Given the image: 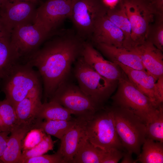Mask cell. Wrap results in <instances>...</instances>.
<instances>
[{"mask_svg":"<svg viewBox=\"0 0 163 163\" xmlns=\"http://www.w3.org/2000/svg\"><path fill=\"white\" fill-rule=\"evenodd\" d=\"M75 120H42L38 123L37 128H41L46 134L60 140L74 123Z\"/></svg>","mask_w":163,"mask_h":163,"instance_id":"26","label":"cell"},{"mask_svg":"<svg viewBox=\"0 0 163 163\" xmlns=\"http://www.w3.org/2000/svg\"><path fill=\"white\" fill-rule=\"evenodd\" d=\"M10 131L3 120L0 117V131Z\"/></svg>","mask_w":163,"mask_h":163,"instance_id":"39","label":"cell"},{"mask_svg":"<svg viewBox=\"0 0 163 163\" xmlns=\"http://www.w3.org/2000/svg\"><path fill=\"white\" fill-rule=\"evenodd\" d=\"M90 40L92 44L103 43L123 48L124 37L120 29L106 15L96 23Z\"/></svg>","mask_w":163,"mask_h":163,"instance_id":"15","label":"cell"},{"mask_svg":"<svg viewBox=\"0 0 163 163\" xmlns=\"http://www.w3.org/2000/svg\"><path fill=\"white\" fill-rule=\"evenodd\" d=\"M50 101L58 103L77 117L90 119L100 108V105L85 94L78 86L67 80L58 87Z\"/></svg>","mask_w":163,"mask_h":163,"instance_id":"9","label":"cell"},{"mask_svg":"<svg viewBox=\"0 0 163 163\" xmlns=\"http://www.w3.org/2000/svg\"><path fill=\"white\" fill-rule=\"evenodd\" d=\"M130 50L138 53L144 67L147 72L157 79L163 76L162 52L151 42L146 40Z\"/></svg>","mask_w":163,"mask_h":163,"instance_id":"16","label":"cell"},{"mask_svg":"<svg viewBox=\"0 0 163 163\" xmlns=\"http://www.w3.org/2000/svg\"><path fill=\"white\" fill-rule=\"evenodd\" d=\"M132 153L126 151L123 152V159L121 161V163H137L138 160L134 159L132 157Z\"/></svg>","mask_w":163,"mask_h":163,"instance_id":"36","label":"cell"},{"mask_svg":"<svg viewBox=\"0 0 163 163\" xmlns=\"http://www.w3.org/2000/svg\"><path fill=\"white\" fill-rule=\"evenodd\" d=\"M41 95L28 97L19 102L15 107L18 126L30 129L37 128L40 122L38 114L42 103Z\"/></svg>","mask_w":163,"mask_h":163,"instance_id":"17","label":"cell"},{"mask_svg":"<svg viewBox=\"0 0 163 163\" xmlns=\"http://www.w3.org/2000/svg\"><path fill=\"white\" fill-rule=\"evenodd\" d=\"M113 62L122 69L129 81L138 90L158 104L159 103L155 93V85L157 79L146 70L135 69L119 62Z\"/></svg>","mask_w":163,"mask_h":163,"instance_id":"19","label":"cell"},{"mask_svg":"<svg viewBox=\"0 0 163 163\" xmlns=\"http://www.w3.org/2000/svg\"><path fill=\"white\" fill-rule=\"evenodd\" d=\"M105 151L91 144L86 136L70 163H102Z\"/></svg>","mask_w":163,"mask_h":163,"instance_id":"23","label":"cell"},{"mask_svg":"<svg viewBox=\"0 0 163 163\" xmlns=\"http://www.w3.org/2000/svg\"><path fill=\"white\" fill-rule=\"evenodd\" d=\"M138 161L142 163H163V142L146 138Z\"/></svg>","mask_w":163,"mask_h":163,"instance_id":"25","label":"cell"},{"mask_svg":"<svg viewBox=\"0 0 163 163\" xmlns=\"http://www.w3.org/2000/svg\"><path fill=\"white\" fill-rule=\"evenodd\" d=\"M109 61L117 62L135 69L146 70L138 53L133 50L118 47L103 43L94 44Z\"/></svg>","mask_w":163,"mask_h":163,"instance_id":"18","label":"cell"},{"mask_svg":"<svg viewBox=\"0 0 163 163\" xmlns=\"http://www.w3.org/2000/svg\"><path fill=\"white\" fill-rule=\"evenodd\" d=\"M116 130L126 151L138 156L146 138V126L138 116L126 109L113 106Z\"/></svg>","mask_w":163,"mask_h":163,"instance_id":"5","label":"cell"},{"mask_svg":"<svg viewBox=\"0 0 163 163\" xmlns=\"http://www.w3.org/2000/svg\"><path fill=\"white\" fill-rule=\"evenodd\" d=\"M57 33L26 59V63L37 68L46 98H50L68 79L72 65L81 56L86 41L72 30H62Z\"/></svg>","mask_w":163,"mask_h":163,"instance_id":"1","label":"cell"},{"mask_svg":"<svg viewBox=\"0 0 163 163\" xmlns=\"http://www.w3.org/2000/svg\"><path fill=\"white\" fill-rule=\"evenodd\" d=\"M74 75L82 91L100 106L115 90L118 81L109 80L101 75L80 56L76 61Z\"/></svg>","mask_w":163,"mask_h":163,"instance_id":"4","label":"cell"},{"mask_svg":"<svg viewBox=\"0 0 163 163\" xmlns=\"http://www.w3.org/2000/svg\"><path fill=\"white\" fill-rule=\"evenodd\" d=\"M69 18L76 33L84 40L90 39L95 25L108 8L102 0H71ZM86 41V40H85Z\"/></svg>","mask_w":163,"mask_h":163,"instance_id":"8","label":"cell"},{"mask_svg":"<svg viewBox=\"0 0 163 163\" xmlns=\"http://www.w3.org/2000/svg\"><path fill=\"white\" fill-rule=\"evenodd\" d=\"M81 56L95 71L108 79L118 81L126 76L117 65L104 59L89 41H85Z\"/></svg>","mask_w":163,"mask_h":163,"instance_id":"13","label":"cell"},{"mask_svg":"<svg viewBox=\"0 0 163 163\" xmlns=\"http://www.w3.org/2000/svg\"><path fill=\"white\" fill-rule=\"evenodd\" d=\"M120 3L131 24L133 48L146 40L150 27L158 13L149 0H122Z\"/></svg>","mask_w":163,"mask_h":163,"instance_id":"7","label":"cell"},{"mask_svg":"<svg viewBox=\"0 0 163 163\" xmlns=\"http://www.w3.org/2000/svg\"><path fill=\"white\" fill-rule=\"evenodd\" d=\"M33 68L26 62L18 63L2 78V90L5 99L14 108L27 97L41 94V77Z\"/></svg>","mask_w":163,"mask_h":163,"instance_id":"2","label":"cell"},{"mask_svg":"<svg viewBox=\"0 0 163 163\" xmlns=\"http://www.w3.org/2000/svg\"><path fill=\"white\" fill-rule=\"evenodd\" d=\"M89 119L77 117L74 123L60 139L58 151L62 156L64 163H70L86 136V126Z\"/></svg>","mask_w":163,"mask_h":163,"instance_id":"14","label":"cell"},{"mask_svg":"<svg viewBox=\"0 0 163 163\" xmlns=\"http://www.w3.org/2000/svg\"><path fill=\"white\" fill-rule=\"evenodd\" d=\"M5 0H0V7L2 5Z\"/></svg>","mask_w":163,"mask_h":163,"instance_id":"41","label":"cell"},{"mask_svg":"<svg viewBox=\"0 0 163 163\" xmlns=\"http://www.w3.org/2000/svg\"><path fill=\"white\" fill-rule=\"evenodd\" d=\"M98 110L88 120L86 132L88 140L103 150L124 149L116 130L111 107Z\"/></svg>","mask_w":163,"mask_h":163,"instance_id":"6","label":"cell"},{"mask_svg":"<svg viewBox=\"0 0 163 163\" xmlns=\"http://www.w3.org/2000/svg\"><path fill=\"white\" fill-rule=\"evenodd\" d=\"M115 93L111 97L113 106L128 110L146 125L163 108L136 89L127 76L118 81Z\"/></svg>","mask_w":163,"mask_h":163,"instance_id":"3","label":"cell"},{"mask_svg":"<svg viewBox=\"0 0 163 163\" xmlns=\"http://www.w3.org/2000/svg\"><path fill=\"white\" fill-rule=\"evenodd\" d=\"M155 93L158 102L163 104V76L159 77L155 84Z\"/></svg>","mask_w":163,"mask_h":163,"instance_id":"34","label":"cell"},{"mask_svg":"<svg viewBox=\"0 0 163 163\" xmlns=\"http://www.w3.org/2000/svg\"><path fill=\"white\" fill-rule=\"evenodd\" d=\"M30 130L27 127L18 126L11 131L5 149L1 158L2 163H19L23 139Z\"/></svg>","mask_w":163,"mask_h":163,"instance_id":"20","label":"cell"},{"mask_svg":"<svg viewBox=\"0 0 163 163\" xmlns=\"http://www.w3.org/2000/svg\"><path fill=\"white\" fill-rule=\"evenodd\" d=\"M72 113L55 101H50L42 103L38 114V119L44 120H70L73 119Z\"/></svg>","mask_w":163,"mask_h":163,"instance_id":"24","label":"cell"},{"mask_svg":"<svg viewBox=\"0 0 163 163\" xmlns=\"http://www.w3.org/2000/svg\"><path fill=\"white\" fill-rule=\"evenodd\" d=\"M36 8L30 2L14 0H5L0 7V18L11 33L14 28L33 23Z\"/></svg>","mask_w":163,"mask_h":163,"instance_id":"12","label":"cell"},{"mask_svg":"<svg viewBox=\"0 0 163 163\" xmlns=\"http://www.w3.org/2000/svg\"><path fill=\"white\" fill-rule=\"evenodd\" d=\"M9 131H0V163H2L1 158L5 149Z\"/></svg>","mask_w":163,"mask_h":163,"instance_id":"35","label":"cell"},{"mask_svg":"<svg viewBox=\"0 0 163 163\" xmlns=\"http://www.w3.org/2000/svg\"><path fill=\"white\" fill-rule=\"evenodd\" d=\"M50 33L35 23L21 25L12 30L10 42L21 57L27 56L37 50Z\"/></svg>","mask_w":163,"mask_h":163,"instance_id":"10","label":"cell"},{"mask_svg":"<svg viewBox=\"0 0 163 163\" xmlns=\"http://www.w3.org/2000/svg\"><path fill=\"white\" fill-rule=\"evenodd\" d=\"M106 16L123 32L124 37L123 48L131 49L133 47L131 38V25L121 3L118 8L116 6L113 8H108Z\"/></svg>","mask_w":163,"mask_h":163,"instance_id":"22","label":"cell"},{"mask_svg":"<svg viewBox=\"0 0 163 163\" xmlns=\"http://www.w3.org/2000/svg\"><path fill=\"white\" fill-rule=\"evenodd\" d=\"M106 5L109 8H113L117 5L120 0H102Z\"/></svg>","mask_w":163,"mask_h":163,"instance_id":"38","label":"cell"},{"mask_svg":"<svg viewBox=\"0 0 163 163\" xmlns=\"http://www.w3.org/2000/svg\"><path fill=\"white\" fill-rule=\"evenodd\" d=\"M0 117L10 132L18 126L14 107L6 99L0 101Z\"/></svg>","mask_w":163,"mask_h":163,"instance_id":"30","label":"cell"},{"mask_svg":"<svg viewBox=\"0 0 163 163\" xmlns=\"http://www.w3.org/2000/svg\"><path fill=\"white\" fill-rule=\"evenodd\" d=\"M123 152L117 149L105 151L102 163H117L122 158Z\"/></svg>","mask_w":163,"mask_h":163,"instance_id":"33","label":"cell"},{"mask_svg":"<svg viewBox=\"0 0 163 163\" xmlns=\"http://www.w3.org/2000/svg\"><path fill=\"white\" fill-rule=\"evenodd\" d=\"M14 0L28 2H30V3L34 4H35L37 3L39 1V0Z\"/></svg>","mask_w":163,"mask_h":163,"instance_id":"40","label":"cell"},{"mask_svg":"<svg viewBox=\"0 0 163 163\" xmlns=\"http://www.w3.org/2000/svg\"><path fill=\"white\" fill-rule=\"evenodd\" d=\"M1 79L0 78V79Z\"/></svg>","mask_w":163,"mask_h":163,"instance_id":"43","label":"cell"},{"mask_svg":"<svg viewBox=\"0 0 163 163\" xmlns=\"http://www.w3.org/2000/svg\"><path fill=\"white\" fill-rule=\"evenodd\" d=\"M72 7L71 0H47L36 9L33 23L51 33L70 18Z\"/></svg>","mask_w":163,"mask_h":163,"instance_id":"11","label":"cell"},{"mask_svg":"<svg viewBox=\"0 0 163 163\" xmlns=\"http://www.w3.org/2000/svg\"><path fill=\"white\" fill-rule=\"evenodd\" d=\"M156 48L163 51V15L158 14L151 25L147 39Z\"/></svg>","mask_w":163,"mask_h":163,"instance_id":"28","label":"cell"},{"mask_svg":"<svg viewBox=\"0 0 163 163\" xmlns=\"http://www.w3.org/2000/svg\"><path fill=\"white\" fill-rule=\"evenodd\" d=\"M55 142L51 136L46 134L38 145L30 149L22 151L19 163H21L27 159L44 154L48 151L53 150Z\"/></svg>","mask_w":163,"mask_h":163,"instance_id":"29","label":"cell"},{"mask_svg":"<svg viewBox=\"0 0 163 163\" xmlns=\"http://www.w3.org/2000/svg\"><path fill=\"white\" fill-rule=\"evenodd\" d=\"M149 0V1H150V0Z\"/></svg>","mask_w":163,"mask_h":163,"instance_id":"42","label":"cell"},{"mask_svg":"<svg viewBox=\"0 0 163 163\" xmlns=\"http://www.w3.org/2000/svg\"><path fill=\"white\" fill-rule=\"evenodd\" d=\"M46 134L41 128H35L29 130L24 137L22 151L30 149L39 143Z\"/></svg>","mask_w":163,"mask_h":163,"instance_id":"31","label":"cell"},{"mask_svg":"<svg viewBox=\"0 0 163 163\" xmlns=\"http://www.w3.org/2000/svg\"><path fill=\"white\" fill-rule=\"evenodd\" d=\"M21 163H64V159L60 152H57L52 155H42L28 158Z\"/></svg>","mask_w":163,"mask_h":163,"instance_id":"32","label":"cell"},{"mask_svg":"<svg viewBox=\"0 0 163 163\" xmlns=\"http://www.w3.org/2000/svg\"><path fill=\"white\" fill-rule=\"evenodd\" d=\"M10 36L0 38V78L7 75L21 57L10 42Z\"/></svg>","mask_w":163,"mask_h":163,"instance_id":"21","label":"cell"},{"mask_svg":"<svg viewBox=\"0 0 163 163\" xmlns=\"http://www.w3.org/2000/svg\"><path fill=\"white\" fill-rule=\"evenodd\" d=\"M146 138L163 142V108L146 125Z\"/></svg>","mask_w":163,"mask_h":163,"instance_id":"27","label":"cell"},{"mask_svg":"<svg viewBox=\"0 0 163 163\" xmlns=\"http://www.w3.org/2000/svg\"><path fill=\"white\" fill-rule=\"evenodd\" d=\"M11 33L8 31L0 18V38L5 36H10Z\"/></svg>","mask_w":163,"mask_h":163,"instance_id":"37","label":"cell"}]
</instances>
